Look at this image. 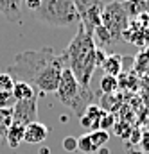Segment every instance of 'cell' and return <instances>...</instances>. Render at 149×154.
I'll use <instances>...</instances> for the list:
<instances>
[{
	"label": "cell",
	"mask_w": 149,
	"mask_h": 154,
	"mask_svg": "<svg viewBox=\"0 0 149 154\" xmlns=\"http://www.w3.org/2000/svg\"><path fill=\"white\" fill-rule=\"evenodd\" d=\"M65 68L68 66L63 52L58 54L54 48L43 47L40 50H25L16 54L7 68V74L14 81L31 84L38 93H56Z\"/></svg>",
	"instance_id": "obj_1"
},
{
	"label": "cell",
	"mask_w": 149,
	"mask_h": 154,
	"mask_svg": "<svg viewBox=\"0 0 149 154\" xmlns=\"http://www.w3.org/2000/svg\"><path fill=\"white\" fill-rule=\"evenodd\" d=\"M95 43L90 34L84 32L83 27H79L77 34L70 41V45L63 50V56L67 59V66L70 68V72L74 77L84 86L90 88V81L92 75L97 68L95 65Z\"/></svg>",
	"instance_id": "obj_2"
},
{
	"label": "cell",
	"mask_w": 149,
	"mask_h": 154,
	"mask_svg": "<svg viewBox=\"0 0 149 154\" xmlns=\"http://www.w3.org/2000/svg\"><path fill=\"white\" fill-rule=\"evenodd\" d=\"M56 99L65 108H68L77 118H81L83 113L88 109V106L94 104L95 93L92 91V88H84L74 77L70 68H65L56 90Z\"/></svg>",
	"instance_id": "obj_3"
},
{
	"label": "cell",
	"mask_w": 149,
	"mask_h": 154,
	"mask_svg": "<svg viewBox=\"0 0 149 154\" xmlns=\"http://www.w3.org/2000/svg\"><path fill=\"white\" fill-rule=\"evenodd\" d=\"M33 16L49 27H68L79 22L74 0H43Z\"/></svg>",
	"instance_id": "obj_4"
},
{
	"label": "cell",
	"mask_w": 149,
	"mask_h": 154,
	"mask_svg": "<svg viewBox=\"0 0 149 154\" xmlns=\"http://www.w3.org/2000/svg\"><path fill=\"white\" fill-rule=\"evenodd\" d=\"M101 23L106 29V32L110 34V38L113 39V43L120 41L124 32L129 29V14L126 13L124 4H120V2L104 4Z\"/></svg>",
	"instance_id": "obj_5"
},
{
	"label": "cell",
	"mask_w": 149,
	"mask_h": 154,
	"mask_svg": "<svg viewBox=\"0 0 149 154\" xmlns=\"http://www.w3.org/2000/svg\"><path fill=\"white\" fill-rule=\"evenodd\" d=\"M74 5L79 14V22L81 27L84 29L86 34H94L97 27H101V16H103V9H104V2L103 0H74Z\"/></svg>",
	"instance_id": "obj_6"
},
{
	"label": "cell",
	"mask_w": 149,
	"mask_h": 154,
	"mask_svg": "<svg viewBox=\"0 0 149 154\" xmlns=\"http://www.w3.org/2000/svg\"><path fill=\"white\" fill-rule=\"evenodd\" d=\"M38 116V95L29 99V100H18L13 106V124H20V125H29L33 122H36Z\"/></svg>",
	"instance_id": "obj_7"
},
{
	"label": "cell",
	"mask_w": 149,
	"mask_h": 154,
	"mask_svg": "<svg viewBox=\"0 0 149 154\" xmlns=\"http://www.w3.org/2000/svg\"><path fill=\"white\" fill-rule=\"evenodd\" d=\"M104 115H106V111H104L101 106L92 104V106H88V109L83 113V116L79 118V124H81L86 131H90V133L99 131V127H101V120H103V116Z\"/></svg>",
	"instance_id": "obj_8"
},
{
	"label": "cell",
	"mask_w": 149,
	"mask_h": 154,
	"mask_svg": "<svg viewBox=\"0 0 149 154\" xmlns=\"http://www.w3.org/2000/svg\"><path fill=\"white\" fill-rule=\"evenodd\" d=\"M49 136V127L41 122H33L25 127V136H24V142L25 143H31V145H36V143H41L45 142Z\"/></svg>",
	"instance_id": "obj_9"
},
{
	"label": "cell",
	"mask_w": 149,
	"mask_h": 154,
	"mask_svg": "<svg viewBox=\"0 0 149 154\" xmlns=\"http://www.w3.org/2000/svg\"><path fill=\"white\" fill-rule=\"evenodd\" d=\"M24 0H0V14L7 22H20Z\"/></svg>",
	"instance_id": "obj_10"
},
{
	"label": "cell",
	"mask_w": 149,
	"mask_h": 154,
	"mask_svg": "<svg viewBox=\"0 0 149 154\" xmlns=\"http://www.w3.org/2000/svg\"><path fill=\"white\" fill-rule=\"evenodd\" d=\"M122 66H124V57L122 56H119V54H108L101 68L104 70L106 75L119 77L120 72H122Z\"/></svg>",
	"instance_id": "obj_11"
},
{
	"label": "cell",
	"mask_w": 149,
	"mask_h": 154,
	"mask_svg": "<svg viewBox=\"0 0 149 154\" xmlns=\"http://www.w3.org/2000/svg\"><path fill=\"white\" fill-rule=\"evenodd\" d=\"M36 95H40V93H38L31 84L22 82V81H14V86H13V97H14L16 102H18V100H29V99H33V97H36Z\"/></svg>",
	"instance_id": "obj_12"
},
{
	"label": "cell",
	"mask_w": 149,
	"mask_h": 154,
	"mask_svg": "<svg viewBox=\"0 0 149 154\" xmlns=\"http://www.w3.org/2000/svg\"><path fill=\"white\" fill-rule=\"evenodd\" d=\"M24 136H25V125H20V124H13L5 134V140H7V145L16 149L24 143Z\"/></svg>",
	"instance_id": "obj_13"
},
{
	"label": "cell",
	"mask_w": 149,
	"mask_h": 154,
	"mask_svg": "<svg viewBox=\"0 0 149 154\" xmlns=\"http://www.w3.org/2000/svg\"><path fill=\"white\" fill-rule=\"evenodd\" d=\"M11 125H13V108H0V136L2 138H5Z\"/></svg>",
	"instance_id": "obj_14"
},
{
	"label": "cell",
	"mask_w": 149,
	"mask_h": 154,
	"mask_svg": "<svg viewBox=\"0 0 149 154\" xmlns=\"http://www.w3.org/2000/svg\"><path fill=\"white\" fill-rule=\"evenodd\" d=\"M77 151L86 152V154H94V152H97L99 149L94 145V142H92L90 134L86 133V134H83V136H79V138H77Z\"/></svg>",
	"instance_id": "obj_15"
},
{
	"label": "cell",
	"mask_w": 149,
	"mask_h": 154,
	"mask_svg": "<svg viewBox=\"0 0 149 154\" xmlns=\"http://www.w3.org/2000/svg\"><path fill=\"white\" fill-rule=\"evenodd\" d=\"M117 88H119V81H117V77L104 75L103 79H101V91H103L104 95H112V93H115Z\"/></svg>",
	"instance_id": "obj_16"
},
{
	"label": "cell",
	"mask_w": 149,
	"mask_h": 154,
	"mask_svg": "<svg viewBox=\"0 0 149 154\" xmlns=\"http://www.w3.org/2000/svg\"><path fill=\"white\" fill-rule=\"evenodd\" d=\"M119 106H120V97H115V93H112V95H104V97H103V104H101V108H103L106 113L115 111Z\"/></svg>",
	"instance_id": "obj_17"
},
{
	"label": "cell",
	"mask_w": 149,
	"mask_h": 154,
	"mask_svg": "<svg viewBox=\"0 0 149 154\" xmlns=\"http://www.w3.org/2000/svg\"><path fill=\"white\" fill-rule=\"evenodd\" d=\"M90 134V138H92V142H94V145L97 147V149H101V147H104L106 143H108V140H110V133L108 131H94V133H88Z\"/></svg>",
	"instance_id": "obj_18"
},
{
	"label": "cell",
	"mask_w": 149,
	"mask_h": 154,
	"mask_svg": "<svg viewBox=\"0 0 149 154\" xmlns=\"http://www.w3.org/2000/svg\"><path fill=\"white\" fill-rule=\"evenodd\" d=\"M13 86H14V79L13 77L9 74H0V93L13 91Z\"/></svg>",
	"instance_id": "obj_19"
},
{
	"label": "cell",
	"mask_w": 149,
	"mask_h": 154,
	"mask_svg": "<svg viewBox=\"0 0 149 154\" xmlns=\"http://www.w3.org/2000/svg\"><path fill=\"white\" fill-rule=\"evenodd\" d=\"M63 149L68 151V152L77 151V138H74V136H67V138L63 140Z\"/></svg>",
	"instance_id": "obj_20"
},
{
	"label": "cell",
	"mask_w": 149,
	"mask_h": 154,
	"mask_svg": "<svg viewBox=\"0 0 149 154\" xmlns=\"http://www.w3.org/2000/svg\"><path fill=\"white\" fill-rule=\"evenodd\" d=\"M113 125V115L112 113H106V115L103 116V120H101V131H108L110 127Z\"/></svg>",
	"instance_id": "obj_21"
},
{
	"label": "cell",
	"mask_w": 149,
	"mask_h": 154,
	"mask_svg": "<svg viewBox=\"0 0 149 154\" xmlns=\"http://www.w3.org/2000/svg\"><path fill=\"white\" fill-rule=\"evenodd\" d=\"M104 59H106V52L103 50V48H95V65H97V68H101L103 66V63H104Z\"/></svg>",
	"instance_id": "obj_22"
},
{
	"label": "cell",
	"mask_w": 149,
	"mask_h": 154,
	"mask_svg": "<svg viewBox=\"0 0 149 154\" xmlns=\"http://www.w3.org/2000/svg\"><path fill=\"white\" fill-rule=\"evenodd\" d=\"M140 151L144 154H149V133H144L142 134V140H140Z\"/></svg>",
	"instance_id": "obj_23"
},
{
	"label": "cell",
	"mask_w": 149,
	"mask_h": 154,
	"mask_svg": "<svg viewBox=\"0 0 149 154\" xmlns=\"http://www.w3.org/2000/svg\"><path fill=\"white\" fill-rule=\"evenodd\" d=\"M41 2H43V0H24V4H25V7H27V9H31L33 13H34L36 9H40V5H41Z\"/></svg>",
	"instance_id": "obj_24"
},
{
	"label": "cell",
	"mask_w": 149,
	"mask_h": 154,
	"mask_svg": "<svg viewBox=\"0 0 149 154\" xmlns=\"http://www.w3.org/2000/svg\"><path fill=\"white\" fill-rule=\"evenodd\" d=\"M97 152H99V154H110V151H108L106 147H101V149H99Z\"/></svg>",
	"instance_id": "obj_25"
},
{
	"label": "cell",
	"mask_w": 149,
	"mask_h": 154,
	"mask_svg": "<svg viewBox=\"0 0 149 154\" xmlns=\"http://www.w3.org/2000/svg\"><path fill=\"white\" fill-rule=\"evenodd\" d=\"M122 2H124V4H129V2H133V0H122Z\"/></svg>",
	"instance_id": "obj_26"
},
{
	"label": "cell",
	"mask_w": 149,
	"mask_h": 154,
	"mask_svg": "<svg viewBox=\"0 0 149 154\" xmlns=\"http://www.w3.org/2000/svg\"><path fill=\"white\" fill-rule=\"evenodd\" d=\"M144 2H147V0H144Z\"/></svg>",
	"instance_id": "obj_27"
}]
</instances>
